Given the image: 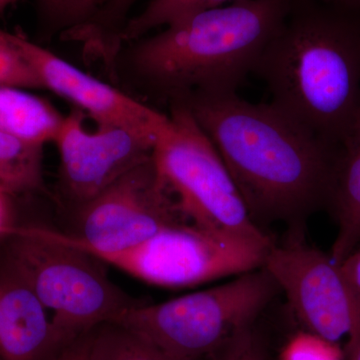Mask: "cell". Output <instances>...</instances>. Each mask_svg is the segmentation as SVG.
I'll use <instances>...</instances> for the list:
<instances>
[{"label": "cell", "mask_w": 360, "mask_h": 360, "mask_svg": "<svg viewBox=\"0 0 360 360\" xmlns=\"http://www.w3.org/2000/svg\"><path fill=\"white\" fill-rule=\"evenodd\" d=\"M174 103L210 137L258 225L303 224L328 208L336 149L276 106L238 92L191 94Z\"/></svg>", "instance_id": "obj_1"}, {"label": "cell", "mask_w": 360, "mask_h": 360, "mask_svg": "<svg viewBox=\"0 0 360 360\" xmlns=\"http://www.w3.org/2000/svg\"><path fill=\"white\" fill-rule=\"evenodd\" d=\"M253 73L272 105L338 149L360 113V13L290 0Z\"/></svg>", "instance_id": "obj_2"}, {"label": "cell", "mask_w": 360, "mask_h": 360, "mask_svg": "<svg viewBox=\"0 0 360 360\" xmlns=\"http://www.w3.org/2000/svg\"><path fill=\"white\" fill-rule=\"evenodd\" d=\"M290 0H238L135 40L130 68L168 104L191 94H229L250 73L281 25Z\"/></svg>", "instance_id": "obj_3"}, {"label": "cell", "mask_w": 360, "mask_h": 360, "mask_svg": "<svg viewBox=\"0 0 360 360\" xmlns=\"http://www.w3.org/2000/svg\"><path fill=\"white\" fill-rule=\"evenodd\" d=\"M153 158L161 179L191 224L264 250L274 245L251 217L219 151L184 104H169Z\"/></svg>", "instance_id": "obj_4"}, {"label": "cell", "mask_w": 360, "mask_h": 360, "mask_svg": "<svg viewBox=\"0 0 360 360\" xmlns=\"http://www.w3.org/2000/svg\"><path fill=\"white\" fill-rule=\"evenodd\" d=\"M4 246L68 340L142 303L110 281L103 260L71 245L63 233L16 224Z\"/></svg>", "instance_id": "obj_5"}, {"label": "cell", "mask_w": 360, "mask_h": 360, "mask_svg": "<svg viewBox=\"0 0 360 360\" xmlns=\"http://www.w3.org/2000/svg\"><path fill=\"white\" fill-rule=\"evenodd\" d=\"M264 267L229 283L156 304H139L113 321L179 360H203L255 324L279 292Z\"/></svg>", "instance_id": "obj_6"}, {"label": "cell", "mask_w": 360, "mask_h": 360, "mask_svg": "<svg viewBox=\"0 0 360 360\" xmlns=\"http://www.w3.org/2000/svg\"><path fill=\"white\" fill-rule=\"evenodd\" d=\"M267 252L184 221L168 225L129 250L96 257L144 283L184 288L259 269Z\"/></svg>", "instance_id": "obj_7"}, {"label": "cell", "mask_w": 360, "mask_h": 360, "mask_svg": "<svg viewBox=\"0 0 360 360\" xmlns=\"http://www.w3.org/2000/svg\"><path fill=\"white\" fill-rule=\"evenodd\" d=\"M77 212L75 233L63 236L94 257L129 250L168 225L186 220L158 174L153 156L115 180Z\"/></svg>", "instance_id": "obj_8"}, {"label": "cell", "mask_w": 360, "mask_h": 360, "mask_svg": "<svg viewBox=\"0 0 360 360\" xmlns=\"http://www.w3.org/2000/svg\"><path fill=\"white\" fill-rule=\"evenodd\" d=\"M304 330L333 342L347 338L345 360L360 347V295L323 251L291 243L272 246L264 265Z\"/></svg>", "instance_id": "obj_9"}, {"label": "cell", "mask_w": 360, "mask_h": 360, "mask_svg": "<svg viewBox=\"0 0 360 360\" xmlns=\"http://www.w3.org/2000/svg\"><path fill=\"white\" fill-rule=\"evenodd\" d=\"M84 117L73 108L52 141L58 150L61 191L77 210L150 158L155 142L122 127L97 125L90 131Z\"/></svg>", "instance_id": "obj_10"}, {"label": "cell", "mask_w": 360, "mask_h": 360, "mask_svg": "<svg viewBox=\"0 0 360 360\" xmlns=\"http://www.w3.org/2000/svg\"><path fill=\"white\" fill-rule=\"evenodd\" d=\"M16 44L44 89L58 94L87 113L97 125L122 127L156 139L167 115L92 77L58 54L21 34Z\"/></svg>", "instance_id": "obj_11"}, {"label": "cell", "mask_w": 360, "mask_h": 360, "mask_svg": "<svg viewBox=\"0 0 360 360\" xmlns=\"http://www.w3.org/2000/svg\"><path fill=\"white\" fill-rule=\"evenodd\" d=\"M71 341L56 328L32 284L0 243V356L53 360Z\"/></svg>", "instance_id": "obj_12"}, {"label": "cell", "mask_w": 360, "mask_h": 360, "mask_svg": "<svg viewBox=\"0 0 360 360\" xmlns=\"http://www.w3.org/2000/svg\"><path fill=\"white\" fill-rule=\"evenodd\" d=\"M328 208L338 224L331 258L341 264L360 245V113L336 149Z\"/></svg>", "instance_id": "obj_13"}, {"label": "cell", "mask_w": 360, "mask_h": 360, "mask_svg": "<svg viewBox=\"0 0 360 360\" xmlns=\"http://www.w3.org/2000/svg\"><path fill=\"white\" fill-rule=\"evenodd\" d=\"M63 118L46 99L27 89L0 85V132L44 146L53 141Z\"/></svg>", "instance_id": "obj_14"}, {"label": "cell", "mask_w": 360, "mask_h": 360, "mask_svg": "<svg viewBox=\"0 0 360 360\" xmlns=\"http://www.w3.org/2000/svg\"><path fill=\"white\" fill-rule=\"evenodd\" d=\"M44 146L0 132V188L11 196L44 189Z\"/></svg>", "instance_id": "obj_15"}, {"label": "cell", "mask_w": 360, "mask_h": 360, "mask_svg": "<svg viewBox=\"0 0 360 360\" xmlns=\"http://www.w3.org/2000/svg\"><path fill=\"white\" fill-rule=\"evenodd\" d=\"M89 360H179L127 326L108 321L91 331Z\"/></svg>", "instance_id": "obj_16"}, {"label": "cell", "mask_w": 360, "mask_h": 360, "mask_svg": "<svg viewBox=\"0 0 360 360\" xmlns=\"http://www.w3.org/2000/svg\"><path fill=\"white\" fill-rule=\"evenodd\" d=\"M238 0H150L146 8L129 18L122 32V42L135 41L151 30L172 25L194 13L226 6Z\"/></svg>", "instance_id": "obj_17"}, {"label": "cell", "mask_w": 360, "mask_h": 360, "mask_svg": "<svg viewBox=\"0 0 360 360\" xmlns=\"http://www.w3.org/2000/svg\"><path fill=\"white\" fill-rule=\"evenodd\" d=\"M137 0H110L101 13L78 35L85 51L96 53L111 65L120 54L122 32L127 22V14Z\"/></svg>", "instance_id": "obj_18"}, {"label": "cell", "mask_w": 360, "mask_h": 360, "mask_svg": "<svg viewBox=\"0 0 360 360\" xmlns=\"http://www.w3.org/2000/svg\"><path fill=\"white\" fill-rule=\"evenodd\" d=\"M110 0H37L40 15L52 32L75 40Z\"/></svg>", "instance_id": "obj_19"}, {"label": "cell", "mask_w": 360, "mask_h": 360, "mask_svg": "<svg viewBox=\"0 0 360 360\" xmlns=\"http://www.w3.org/2000/svg\"><path fill=\"white\" fill-rule=\"evenodd\" d=\"M0 85L20 89H44L16 44L14 33L0 28Z\"/></svg>", "instance_id": "obj_20"}, {"label": "cell", "mask_w": 360, "mask_h": 360, "mask_svg": "<svg viewBox=\"0 0 360 360\" xmlns=\"http://www.w3.org/2000/svg\"><path fill=\"white\" fill-rule=\"evenodd\" d=\"M279 360H345V354L338 342L303 330L288 340Z\"/></svg>", "instance_id": "obj_21"}, {"label": "cell", "mask_w": 360, "mask_h": 360, "mask_svg": "<svg viewBox=\"0 0 360 360\" xmlns=\"http://www.w3.org/2000/svg\"><path fill=\"white\" fill-rule=\"evenodd\" d=\"M210 359L267 360L264 338L255 328V323L251 324L236 333Z\"/></svg>", "instance_id": "obj_22"}, {"label": "cell", "mask_w": 360, "mask_h": 360, "mask_svg": "<svg viewBox=\"0 0 360 360\" xmlns=\"http://www.w3.org/2000/svg\"><path fill=\"white\" fill-rule=\"evenodd\" d=\"M91 331L71 341L53 360H89Z\"/></svg>", "instance_id": "obj_23"}, {"label": "cell", "mask_w": 360, "mask_h": 360, "mask_svg": "<svg viewBox=\"0 0 360 360\" xmlns=\"http://www.w3.org/2000/svg\"><path fill=\"white\" fill-rule=\"evenodd\" d=\"M13 196L0 188V243H4L13 231L15 222L11 200Z\"/></svg>", "instance_id": "obj_24"}, {"label": "cell", "mask_w": 360, "mask_h": 360, "mask_svg": "<svg viewBox=\"0 0 360 360\" xmlns=\"http://www.w3.org/2000/svg\"><path fill=\"white\" fill-rule=\"evenodd\" d=\"M340 264L345 276L360 295V248L350 253Z\"/></svg>", "instance_id": "obj_25"}, {"label": "cell", "mask_w": 360, "mask_h": 360, "mask_svg": "<svg viewBox=\"0 0 360 360\" xmlns=\"http://www.w3.org/2000/svg\"><path fill=\"white\" fill-rule=\"evenodd\" d=\"M319 1L326 2V4H333V6L343 7V8L360 13V0H319Z\"/></svg>", "instance_id": "obj_26"}, {"label": "cell", "mask_w": 360, "mask_h": 360, "mask_svg": "<svg viewBox=\"0 0 360 360\" xmlns=\"http://www.w3.org/2000/svg\"><path fill=\"white\" fill-rule=\"evenodd\" d=\"M20 0H0V14L6 13L9 7L18 4Z\"/></svg>", "instance_id": "obj_27"}, {"label": "cell", "mask_w": 360, "mask_h": 360, "mask_svg": "<svg viewBox=\"0 0 360 360\" xmlns=\"http://www.w3.org/2000/svg\"><path fill=\"white\" fill-rule=\"evenodd\" d=\"M347 360H360V347Z\"/></svg>", "instance_id": "obj_28"}, {"label": "cell", "mask_w": 360, "mask_h": 360, "mask_svg": "<svg viewBox=\"0 0 360 360\" xmlns=\"http://www.w3.org/2000/svg\"><path fill=\"white\" fill-rule=\"evenodd\" d=\"M0 360H4V359H2V357H1V356H0Z\"/></svg>", "instance_id": "obj_29"}]
</instances>
